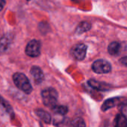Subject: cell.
<instances>
[{"label":"cell","mask_w":127,"mask_h":127,"mask_svg":"<svg viewBox=\"0 0 127 127\" xmlns=\"http://www.w3.org/2000/svg\"><path fill=\"white\" fill-rule=\"evenodd\" d=\"M73 1H75V2H79V1H82V0H72Z\"/></svg>","instance_id":"cell-19"},{"label":"cell","mask_w":127,"mask_h":127,"mask_svg":"<svg viewBox=\"0 0 127 127\" xmlns=\"http://www.w3.org/2000/svg\"><path fill=\"white\" fill-rule=\"evenodd\" d=\"M88 84L91 87H92L94 89L100 90V91H107L109 89V85L104 84L103 83H100L97 81H95L94 80H90L88 81Z\"/></svg>","instance_id":"cell-8"},{"label":"cell","mask_w":127,"mask_h":127,"mask_svg":"<svg viewBox=\"0 0 127 127\" xmlns=\"http://www.w3.org/2000/svg\"><path fill=\"white\" fill-rule=\"evenodd\" d=\"M41 97L43 104L47 106L52 108L55 105H57L58 95L55 89L52 88H48L42 91Z\"/></svg>","instance_id":"cell-2"},{"label":"cell","mask_w":127,"mask_h":127,"mask_svg":"<svg viewBox=\"0 0 127 127\" xmlns=\"http://www.w3.org/2000/svg\"><path fill=\"white\" fill-rule=\"evenodd\" d=\"M35 114L44 123H46V124H49L50 123V121H51V116L46 111H43L42 109H37V110H35Z\"/></svg>","instance_id":"cell-10"},{"label":"cell","mask_w":127,"mask_h":127,"mask_svg":"<svg viewBox=\"0 0 127 127\" xmlns=\"http://www.w3.org/2000/svg\"><path fill=\"white\" fill-rule=\"evenodd\" d=\"M121 50V45L118 42H112L108 47V51L111 55L115 56L120 54Z\"/></svg>","instance_id":"cell-7"},{"label":"cell","mask_w":127,"mask_h":127,"mask_svg":"<svg viewBox=\"0 0 127 127\" xmlns=\"http://www.w3.org/2000/svg\"><path fill=\"white\" fill-rule=\"evenodd\" d=\"M40 42L38 40L33 39L27 44L25 54L31 57H37L40 54Z\"/></svg>","instance_id":"cell-4"},{"label":"cell","mask_w":127,"mask_h":127,"mask_svg":"<svg viewBox=\"0 0 127 127\" xmlns=\"http://www.w3.org/2000/svg\"><path fill=\"white\" fill-rule=\"evenodd\" d=\"M71 125L73 127H85V123L82 118H76L72 121Z\"/></svg>","instance_id":"cell-15"},{"label":"cell","mask_w":127,"mask_h":127,"mask_svg":"<svg viewBox=\"0 0 127 127\" xmlns=\"http://www.w3.org/2000/svg\"><path fill=\"white\" fill-rule=\"evenodd\" d=\"M30 73H31V75L32 78L34 79V81L36 84H40L43 82V80L44 79V75H43L42 70L39 67L33 66L31 68Z\"/></svg>","instance_id":"cell-6"},{"label":"cell","mask_w":127,"mask_h":127,"mask_svg":"<svg viewBox=\"0 0 127 127\" xmlns=\"http://www.w3.org/2000/svg\"><path fill=\"white\" fill-rule=\"evenodd\" d=\"M87 45L85 44H77L71 49L72 56L77 60H82L85 59L87 52Z\"/></svg>","instance_id":"cell-5"},{"label":"cell","mask_w":127,"mask_h":127,"mask_svg":"<svg viewBox=\"0 0 127 127\" xmlns=\"http://www.w3.org/2000/svg\"><path fill=\"white\" fill-rule=\"evenodd\" d=\"M13 81L15 86L25 94H30L32 92V86L28 77L22 73H15L13 75Z\"/></svg>","instance_id":"cell-1"},{"label":"cell","mask_w":127,"mask_h":127,"mask_svg":"<svg viewBox=\"0 0 127 127\" xmlns=\"http://www.w3.org/2000/svg\"><path fill=\"white\" fill-rule=\"evenodd\" d=\"M11 42V38L10 36H4L0 39V52L5 51L8 47L10 46V44Z\"/></svg>","instance_id":"cell-11"},{"label":"cell","mask_w":127,"mask_h":127,"mask_svg":"<svg viewBox=\"0 0 127 127\" xmlns=\"http://www.w3.org/2000/svg\"><path fill=\"white\" fill-rule=\"evenodd\" d=\"M93 71L97 74H107L111 71L112 65L105 60H97L92 65Z\"/></svg>","instance_id":"cell-3"},{"label":"cell","mask_w":127,"mask_h":127,"mask_svg":"<svg viewBox=\"0 0 127 127\" xmlns=\"http://www.w3.org/2000/svg\"><path fill=\"white\" fill-rule=\"evenodd\" d=\"M28 1H29V0H28Z\"/></svg>","instance_id":"cell-20"},{"label":"cell","mask_w":127,"mask_h":127,"mask_svg":"<svg viewBox=\"0 0 127 127\" xmlns=\"http://www.w3.org/2000/svg\"><path fill=\"white\" fill-rule=\"evenodd\" d=\"M120 110L122 114H124L126 117H127V103H123L120 106Z\"/></svg>","instance_id":"cell-16"},{"label":"cell","mask_w":127,"mask_h":127,"mask_svg":"<svg viewBox=\"0 0 127 127\" xmlns=\"http://www.w3.org/2000/svg\"><path fill=\"white\" fill-rule=\"evenodd\" d=\"M120 100H121L118 97H114V98H111L109 100H107L106 101L104 102L103 105L102 106V110L106 111V110L115 106L117 104L119 103Z\"/></svg>","instance_id":"cell-9"},{"label":"cell","mask_w":127,"mask_h":127,"mask_svg":"<svg viewBox=\"0 0 127 127\" xmlns=\"http://www.w3.org/2000/svg\"><path fill=\"white\" fill-rule=\"evenodd\" d=\"M52 110L54 113L58 115H64L68 112V109L67 106H60V105H55L52 108Z\"/></svg>","instance_id":"cell-14"},{"label":"cell","mask_w":127,"mask_h":127,"mask_svg":"<svg viewBox=\"0 0 127 127\" xmlns=\"http://www.w3.org/2000/svg\"><path fill=\"white\" fill-rule=\"evenodd\" d=\"M120 62H121L124 65H125V66H127V56L122 57V58L120 60Z\"/></svg>","instance_id":"cell-17"},{"label":"cell","mask_w":127,"mask_h":127,"mask_svg":"<svg viewBox=\"0 0 127 127\" xmlns=\"http://www.w3.org/2000/svg\"><path fill=\"white\" fill-rule=\"evenodd\" d=\"M115 126L118 127H127V117L121 113L118 115L115 118Z\"/></svg>","instance_id":"cell-12"},{"label":"cell","mask_w":127,"mask_h":127,"mask_svg":"<svg viewBox=\"0 0 127 127\" xmlns=\"http://www.w3.org/2000/svg\"><path fill=\"white\" fill-rule=\"evenodd\" d=\"M91 24L88 22H82L81 23L79 24V25L76 28V33L77 34H81L91 29Z\"/></svg>","instance_id":"cell-13"},{"label":"cell","mask_w":127,"mask_h":127,"mask_svg":"<svg viewBox=\"0 0 127 127\" xmlns=\"http://www.w3.org/2000/svg\"><path fill=\"white\" fill-rule=\"evenodd\" d=\"M4 4H5V1L4 0H0V11L3 9Z\"/></svg>","instance_id":"cell-18"}]
</instances>
